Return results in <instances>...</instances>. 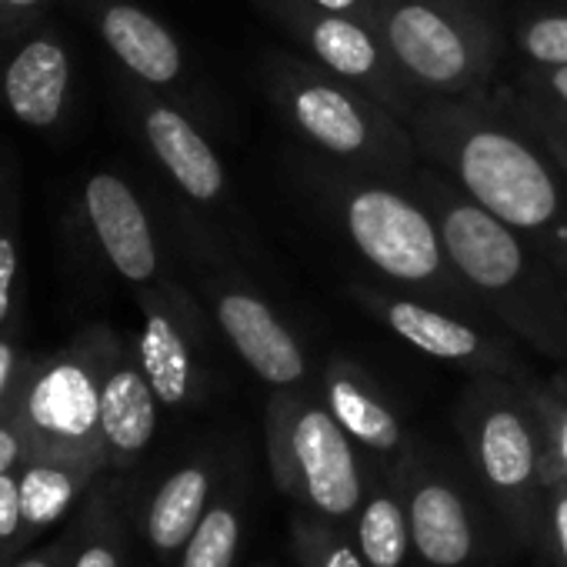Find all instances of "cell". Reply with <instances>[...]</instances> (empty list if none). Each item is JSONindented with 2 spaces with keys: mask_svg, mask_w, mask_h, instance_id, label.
<instances>
[{
  "mask_svg": "<svg viewBox=\"0 0 567 567\" xmlns=\"http://www.w3.org/2000/svg\"><path fill=\"white\" fill-rule=\"evenodd\" d=\"M534 8H567V0H527Z\"/></svg>",
  "mask_w": 567,
  "mask_h": 567,
  "instance_id": "38",
  "label": "cell"
},
{
  "mask_svg": "<svg viewBox=\"0 0 567 567\" xmlns=\"http://www.w3.org/2000/svg\"><path fill=\"white\" fill-rule=\"evenodd\" d=\"M161 401L141 368L134 341L121 334L101 381V441L107 471H127L157 434Z\"/></svg>",
  "mask_w": 567,
  "mask_h": 567,
  "instance_id": "17",
  "label": "cell"
},
{
  "mask_svg": "<svg viewBox=\"0 0 567 567\" xmlns=\"http://www.w3.org/2000/svg\"><path fill=\"white\" fill-rule=\"evenodd\" d=\"M127 81L171 97L204 124L207 87L197 81L184 41L137 0H74Z\"/></svg>",
  "mask_w": 567,
  "mask_h": 567,
  "instance_id": "14",
  "label": "cell"
},
{
  "mask_svg": "<svg viewBox=\"0 0 567 567\" xmlns=\"http://www.w3.org/2000/svg\"><path fill=\"white\" fill-rule=\"evenodd\" d=\"M28 457H31L28 434L21 431V424L8 411H0V474L18 471Z\"/></svg>",
  "mask_w": 567,
  "mask_h": 567,
  "instance_id": "34",
  "label": "cell"
},
{
  "mask_svg": "<svg viewBox=\"0 0 567 567\" xmlns=\"http://www.w3.org/2000/svg\"><path fill=\"white\" fill-rule=\"evenodd\" d=\"M507 54L514 64L530 68H567V8H534L527 4L511 21H504Z\"/></svg>",
  "mask_w": 567,
  "mask_h": 567,
  "instance_id": "24",
  "label": "cell"
},
{
  "mask_svg": "<svg viewBox=\"0 0 567 567\" xmlns=\"http://www.w3.org/2000/svg\"><path fill=\"white\" fill-rule=\"evenodd\" d=\"M121 331L91 324L48 358H28L8 414L31 441V457L87 461L107 471L101 441V381Z\"/></svg>",
  "mask_w": 567,
  "mask_h": 567,
  "instance_id": "7",
  "label": "cell"
},
{
  "mask_svg": "<svg viewBox=\"0 0 567 567\" xmlns=\"http://www.w3.org/2000/svg\"><path fill=\"white\" fill-rule=\"evenodd\" d=\"M514 91H520L524 97L547 104L560 114H567V68H530V64H514L507 78Z\"/></svg>",
  "mask_w": 567,
  "mask_h": 567,
  "instance_id": "30",
  "label": "cell"
},
{
  "mask_svg": "<svg viewBox=\"0 0 567 567\" xmlns=\"http://www.w3.org/2000/svg\"><path fill=\"white\" fill-rule=\"evenodd\" d=\"M474 4H481V8H487V11H497V14H501V4H504V0H474Z\"/></svg>",
  "mask_w": 567,
  "mask_h": 567,
  "instance_id": "39",
  "label": "cell"
},
{
  "mask_svg": "<svg viewBox=\"0 0 567 567\" xmlns=\"http://www.w3.org/2000/svg\"><path fill=\"white\" fill-rule=\"evenodd\" d=\"M71 540H74V534H68V537H61V540H54V544H48V547H41V550H34V554H24V557H18L11 567H64L68 564V547H71Z\"/></svg>",
  "mask_w": 567,
  "mask_h": 567,
  "instance_id": "37",
  "label": "cell"
},
{
  "mask_svg": "<svg viewBox=\"0 0 567 567\" xmlns=\"http://www.w3.org/2000/svg\"><path fill=\"white\" fill-rule=\"evenodd\" d=\"M371 24L417 97H484L501 81L507 34L474 0H378Z\"/></svg>",
  "mask_w": 567,
  "mask_h": 567,
  "instance_id": "6",
  "label": "cell"
},
{
  "mask_svg": "<svg viewBox=\"0 0 567 567\" xmlns=\"http://www.w3.org/2000/svg\"><path fill=\"white\" fill-rule=\"evenodd\" d=\"M338 520H328L305 507L291 520V544L301 567H371L354 540H348L338 527Z\"/></svg>",
  "mask_w": 567,
  "mask_h": 567,
  "instance_id": "27",
  "label": "cell"
},
{
  "mask_svg": "<svg viewBox=\"0 0 567 567\" xmlns=\"http://www.w3.org/2000/svg\"><path fill=\"white\" fill-rule=\"evenodd\" d=\"M81 207L91 240L131 291L181 274L174 244H167L151 207L127 177L114 171L91 174L81 190Z\"/></svg>",
  "mask_w": 567,
  "mask_h": 567,
  "instance_id": "15",
  "label": "cell"
},
{
  "mask_svg": "<svg viewBox=\"0 0 567 567\" xmlns=\"http://www.w3.org/2000/svg\"><path fill=\"white\" fill-rule=\"evenodd\" d=\"M457 427L491 494L511 511H527L544 491V431L527 378L474 374L457 404Z\"/></svg>",
  "mask_w": 567,
  "mask_h": 567,
  "instance_id": "10",
  "label": "cell"
},
{
  "mask_svg": "<svg viewBox=\"0 0 567 567\" xmlns=\"http://www.w3.org/2000/svg\"><path fill=\"white\" fill-rule=\"evenodd\" d=\"M64 567H124L117 527H114V520L104 514L101 504H94V507L84 514L81 527L74 530L71 554H68V564H64Z\"/></svg>",
  "mask_w": 567,
  "mask_h": 567,
  "instance_id": "29",
  "label": "cell"
},
{
  "mask_svg": "<svg viewBox=\"0 0 567 567\" xmlns=\"http://www.w3.org/2000/svg\"><path fill=\"white\" fill-rule=\"evenodd\" d=\"M28 358L18 351V338H0V411H8Z\"/></svg>",
  "mask_w": 567,
  "mask_h": 567,
  "instance_id": "35",
  "label": "cell"
},
{
  "mask_svg": "<svg viewBox=\"0 0 567 567\" xmlns=\"http://www.w3.org/2000/svg\"><path fill=\"white\" fill-rule=\"evenodd\" d=\"M121 94L137 141L144 144L154 167L174 187L181 207L204 220L214 234H220L240 254V260L267 267L260 237L204 124L187 107L134 81H124Z\"/></svg>",
  "mask_w": 567,
  "mask_h": 567,
  "instance_id": "8",
  "label": "cell"
},
{
  "mask_svg": "<svg viewBox=\"0 0 567 567\" xmlns=\"http://www.w3.org/2000/svg\"><path fill=\"white\" fill-rule=\"evenodd\" d=\"M354 544L361 547L371 567H404L414 554L408 504L384 484H374L364 494V504L354 517Z\"/></svg>",
  "mask_w": 567,
  "mask_h": 567,
  "instance_id": "23",
  "label": "cell"
},
{
  "mask_svg": "<svg viewBox=\"0 0 567 567\" xmlns=\"http://www.w3.org/2000/svg\"><path fill=\"white\" fill-rule=\"evenodd\" d=\"M348 298L384 331H391L398 341L424 358L464 368L471 374H501L520 381L527 378L520 344L494 321L467 318L427 298L398 291L378 277H354L348 284Z\"/></svg>",
  "mask_w": 567,
  "mask_h": 567,
  "instance_id": "11",
  "label": "cell"
},
{
  "mask_svg": "<svg viewBox=\"0 0 567 567\" xmlns=\"http://www.w3.org/2000/svg\"><path fill=\"white\" fill-rule=\"evenodd\" d=\"M174 254L181 277L207 308L220 341L267 388H311V361L301 334L277 311L240 254L190 210L177 207Z\"/></svg>",
  "mask_w": 567,
  "mask_h": 567,
  "instance_id": "5",
  "label": "cell"
},
{
  "mask_svg": "<svg viewBox=\"0 0 567 567\" xmlns=\"http://www.w3.org/2000/svg\"><path fill=\"white\" fill-rule=\"evenodd\" d=\"M101 471L104 467L87 464V461L28 457L18 467L21 504H24V537H34L61 524Z\"/></svg>",
  "mask_w": 567,
  "mask_h": 567,
  "instance_id": "21",
  "label": "cell"
},
{
  "mask_svg": "<svg viewBox=\"0 0 567 567\" xmlns=\"http://www.w3.org/2000/svg\"><path fill=\"white\" fill-rule=\"evenodd\" d=\"M257 71L274 114L311 154L398 184L421 171L424 154L408 121L301 51H264Z\"/></svg>",
  "mask_w": 567,
  "mask_h": 567,
  "instance_id": "4",
  "label": "cell"
},
{
  "mask_svg": "<svg viewBox=\"0 0 567 567\" xmlns=\"http://www.w3.org/2000/svg\"><path fill=\"white\" fill-rule=\"evenodd\" d=\"M210 494H214V464L207 457L174 467L157 484L144 511V534L161 557H174L184 550V544L190 540V534L197 530L200 517L210 507Z\"/></svg>",
  "mask_w": 567,
  "mask_h": 567,
  "instance_id": "20",
  "label": "cell"
},
{
  "mask_svg": "<svg viewBox=\"0 0 567 567\" xmlns=\"http://www.w3.org/2000/svg\"><path fill=\"white\" fill-rule=\"evenodd\" d=\"M408 517L414 554L431 567H464L474 557V520L467 497L444 474L408 454Z\"/></svg>",
  "mask_w": 567,
  "mask_h": 567,
  "instance_id": "19",
  "label": "cell"
},
{
  "mask_svg": "<svg viewBox=\"0 0 567 567\" xmlns=\"http://www.w3.org/2000/svg\"><path fill=\"white\" fill-rule=\"evenodd\" d=\"M131 295L141 311L134 348L157 401L167 411L197 408L214 388V341L220 338L207 308L181 274Z\"/></svg>",
  "mask_w": 567,
  "mask_h": 567,
  "instance_id": "12",
  "label": "cell"
},
{
  "mask_svg": "<svg viewBox=\"0 0 567 567\" xmlns=\"http://www.w3.org/2000/svg\"><path fill=\"white\" fill-rule=\"evenodd\" d=\"M527 394L534 401L544 431L540 484L550 477H567V368L550 374L547 381L527 378Z\"/></svg>",
  "mask_w": 567,
  "mask_h": 567,
  "instance_id": "26",
  "label": "cell"
},
{
  "mask_svg": "<svg viewBox=\"0 0 567 567\" xmlns=\"http://www.w3.org/2000/svg\"><path fill=\"white\" fill-rule=\"evenodd\" d=\"M408 127L427 164L520 234L567 280V171L494 94L421 97Z\"/></svg>",
  "mask_w": 567,
  "mask_h": 567,
  "instance_id": "1",
  "label": "cell"
},
{
  "mask_svg": "<svg viewBox=\"0 0 567 567\" xmlns=\"http://www.w3.org/2000/svg\"><path fill=\"white\" fill-rule=\"evenodd\" d=\"M240 511L234 501H210L197 530L181 550L177 567H234L240 550Z\"/></svg>",
  "mask_w": 567,
  "mask_h": 567,
  "instance_id": "25",
  "label": "cell"
},
{
  "mask_svg": "<svg viewBox=\"0 0 567 567\" xmlns=\"http://www.w3.org/2000/svg\"><path fill=\"white\" fill-rule=\"evenodd\" d=\"M24 305V207L21 171L0 147V338H18Z\"/></svg>",
  "mask_w": 567,
  "mask_h": 567,
  "instance_id": "22",
  "label": "cell"
},
{
  "mask_svg": "<svg viewBox=\"0 0 567 567\" xmlns=\"http://www.w3.org/2000/svg\"><path fill=\"white\" fill-rule=\"evenodd\" d=\"M544 501H547V517H550V537L554 547L567 567V477H550L544 481Z\"/></svg>",
  "mask_w": 567,
  "mask_h": 567,
  "instance_id": "33",
  "label": "cell"
},
{
  "mask_svg": "<svg viewBox=\"0 0 567 567\" xmlns=\"http://www.w3.org/2000/svg\"><path fill=\"white\" fill-rule=\"evenodd\" d=\"M24 540V504L18 471L0 474V547H18Z\"/></svg>",
  "mask_w": 567,
  "mask_h": 567,
  "instance_id": "31",
  "label": "cell"
},
{
  "mask_svg": "<svg viewBox=\"0 0 567 567\" xmlns=\"http://www.w3.org/2000/svg\"><path fill=\"white\" fill-rule=\"evenodd\" d=\"M491 94H494V101H497L524 131H530V134L550 151V157L567 171V114H560V111H554V107H547V104H537V101L524 97V94L514 91L507 81H497Z\"/></svg>",
  "mask_w": 567,
  "mask_h": 567,
  "instance_id": "28",
  "label": "cell"
},
{
  "mask_svg": "<svg viewBox=\"0 0 567 567\" xmlns=\"http://www.w3.org/2000/svg\"><path fill=\"white\" fill-rule=\"evenodd\" d=\"M48 8H51V0H0V31L34 24L41 21Z\"/></svg>",
  "mask_w": 567,
  "mask_h": 567,
  "instance_id": "36",
  "label": "cell"
},
{
  "mask_svg": "<svg viewBox=\"0 0 567 567\" xmlns=\"http://www.w3.org/2000/svg\"><path fill=\"white\" fill-rule=\"evenodd\" d=\"M315 391L361 451H371L378 457H398L408 447V431L394 404L361 361L348 354H331L321 368Z\"/></svg>",
  "mask_w": 567,
  "mask_h": 567,
  "instance_id": "18",
  "label": "cell"
},
{
  "mask_svg": "<svg viewBox=\"0 0 567 567\" xmlns=\"http://www.w3.org/2000/svg\"><path fill=\"white\" fill-rule=\"evenodd\" d=\"M264 14L298 44V51L308 61L361 87L388 111L408 121L411 111L417 107L421 97L401 78L391 51L384 48L371 21L351 14H328V11H295V8H267Z\"/></svg>",
  "mask_w": 567,
  "mask_h": 567,
  "instance_id": "13",
  "label": "cell"
},
{
  "mask_svg": "<svg viewBox=\"0 0 567 567\" xmlns=\"http://www.w3.org/2000/svg\"><path fill=\"white\" fill-rule=\"evenodd\" d=\"M411 187L434 214L457 274L487 318L530 354L567 364L564 274L520 234L471 200L441 167L424 161Z\"/></svg>",
  "mask_w": 567,
  "mask_h": 567,
  "instance_id": "3",
  "label": "cell"
},
{
  "mask_svg": "<svg viewBox=\"0 0 567 567\" xmlns=\"http://www.w3.org/2000/svg\"><path fill=\"white\" fill-rule=\"evenodd\" d=\"M74 61L64 38L44 24L0 31V107L31 131H54L68 117Z\"/></svg>",
  "mask_w": 567,
  "mask_h": 567,
  "instance_id": "16",
  "label": "cell"
},
{
  "mask_svg": "<svg viewBox=\"0 0 567 567\" xmlns=\"http://www.w3.org/2000/svg\"><path fill=\"white\" fill-rule=\"evenodd\" d=\"M378 0H257V8H295V11H328V14H351V18H374Z\"/></svg>",
  "mask_w": 567,
  "mask_h": 567,
  "instance_id": "32",
  "label": "cell"
},
{
  "mask_svg": "<svg viewBox=\"0 0 567 567\" xmlns=\"http://www.w3.org/2000/svg\"><path fill=\"white\" fill-rule=\"evenodd\" d=\"M291 174L318 214L378 280L467 318L491 321L457 274L434 214L411 184L364 174L311 151L291 164Z\"/></svg>",
  "mask_w": 567,
  "mask_h": 567,
  "instance_id": "2",
  "label": "cell"
},
{
  "mask_svg": "<svg viewBox=\"0 0 567 567\" xmlns=\"http://www.w3.org/2000/svg\"><path fill=\"white\" fill-rule=\"evenodd\" d=\"M267 461L277 487L328 520H354L368 484L358 444L311 388H284L267 401Z\"/></svg>",
  "mask_w": 567,
  "mask_h": 567,
  "instance_id": "9",
  "label": "cell"
}]
</instances>
